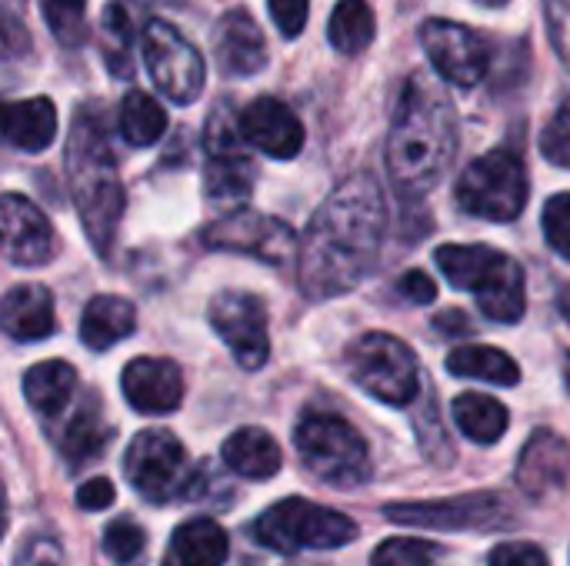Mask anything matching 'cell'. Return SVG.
<instances>
[{"mask_svg": "<svg viewBox=\"0 0 570 566\" xmlns=\"http://www.w3.org/2000/svg\"><path fill=\"white\" fill-rule=\"evenodd\" d=\"M511 507L498 494H468L431 504H391L387 520L428 530H498L511 524Z\"/></svg>", "mask_w": 570, "mask_h": 566, "instance_id": "12", "label": "cell"}, {"mask_svg": "<svg viewBox=\"0 0 570 566\" xmlns=\"http://www.w3.org/2000/svg\"><path fill=\"white\" fill-rule=\"evenodd\" d=\"M144 63L157 90L174 103H194L204 93L207 83L204 57L167 20H150L144 27Z\"/></svg>", "mask_w": 570, "mask_h": 566, "instance_id": "9", "label": "cell"}, {"mask_svg": "<svg viewBox=\"0 0 570 566\" xmlns=\"http://www.w3.org/2000/svg\"><path fill=\"white\" fill-rule=\"evenodd\" d=\"M441 554L444 550L438 544L414 540V537H394L374 550L371 566H434V560H441Z\"/></svg>", "mask_w": 570, "mask_h": 566, "instance_id": "34", "label": "cell"}, {"mask_svg": "<svg viewBox=\"0 0 570 566\" xmlns=\"http://www.w3.org/2000/svg\"><path fill=\"white\" fill-rule=\"evenodd\" d=\"M454 424L461 427V434L474 444H498L508 430V407L498 404L494 397L484 394H461L454 397Z\"/></svg>", "mask_w": 570, "mask_h": 566, "instance_id": "27", "label": "cell"}, {"mask_svg": "<svg viewBox=\"0 0 570 566\" xmlns=\"http://www.w3.org/2000/svg\"><path fill=\"white\" fill-rule=\"evenodd\" d=\"M570 477V444L551 430H538L518 460V484L528 497H548Z\"/></svg>", "mask_w": 570, "mask_h": 566, "instance_id": "19", "label": "cell"}, {"mask_svg": "<svg viewBox=\"0 0 570 566\" xmlns=\"http://www.w3.org/2000/svg\"><path fill=\"white\" fill-rule=\"evenodd\" d=\"M3 137L17 150L40 153L57 137V107L47 97H27L13 100L3 110Z\"/></svg>", "mask_w": 570, "mask_h": 566, "instance_id": "21", "label": "cell"}, {"mask_svg": "<svg viewBox=\"0 0 570 566\" xmlns=\"http://www.w3.org/2000/svg\"><path fill=\"white\" fill-rule=\"evenodd\" d=\"M240 133L244 143L277 160H291L304 147V123L277 97H257L254 103H247L240 110Z\"/></svg>", "mask_w": 570, "mask_h": 566, "instance_id": "16", "label": "cell"}, {"mask_svg": "<svg viewBox=\"0 0 570 566\" xmlns=\"http://www.w3.org/2000/svg\"><path fill=\"white\" fill-rule=\"evenodd\" d=\"M441 274L478 297L481 310L498 324H518L524 317V270L514 257L488 244H448L434 254Z\"/></svg>", "mask_w": 570, "mask_h": 566, "instance_id": "4", "label": "cell"}, {"mask_svg": "<svg viewBox=\"0 0 570 566\" xmlns=\"http://www.w3.org/2000/svg\"><path fill=\"white\" fill-rule=\"evenodd\" d=\"M528 190L531 183H528L524 160L514 150L498 147L464 167V173L458 177L454 197L464 214L508 224V220H518L521 210L528 207Z\"/></svg>", "mask_w": 570, "mask_h": 566, "instance_id": "7", "label": "cell"}, {"mask_svg": "<svg viewBox=\"0 0 570 566\" xmlns=\"http://www.w3.org/2000/svg\"><path fill=\"white\" fill-rule=\"evenodd\" d=\"M271 7V17L277 23V30L284 37H297L307 23V10H311V0H267Z\"/></svg>", "mask_w": 570, "mask_h": 566, "instance_id": "40", "label": "cell"}, {"mask_svg": "<svg viewBox=\"0 0 570 566\" xmlns=\"http://www.w3.org/2000/svg\"><path fill=\"white\" fill-rule=\"evenodd\" d=\"M254 163L247 153H234V157H210L207 170H204V190L217 207H230L240 210V203H247L250 190H254Z\"/></svg>", "mask_w": 570, "mask_h": 566, "instance_id": "26", "label": "cell"}, {"mask_svg": "<svg viewBox=\"0 0 570 566\" xmlns=\"http://www.w3.org/2000/svg\"><path fill=\"white\" fill-rule=\"evenodd\" d=\"M167 113L147 90H130L120 103V133L134 147H150L164 137Z\"/></svg>", "mask_w": 570, "mask_h": 566, "instance_id": "31", "label": "cell"}, {"mask_svg": "<svg viewBox=\"0 0 570 566\" xmlns=\"http://www.w3.org/2000/svg\"><path fill=\"white\" fill-rule=\"evenodd\" d=\"M357 537V524L331 507L291 497L274 504L254 520V540L277 554L297 550H337Z\"/></svg>", "mask_w": 570, "mask_h": 566, "instance_id": "6", "label": "cell"}, {"mask_svg": "<svg viewBox=\"0 0 570 566\" xmlns=\"http://www.w3.org/2000/svg\"><path fill=\"white\" fill-rule=\"evenodd\" d=\"M448 370L464 380H488L498 387H514L521 380V367L498 347H461L448 357Z\"/></svg>", "mask_w": 570, "mask_h": 566, "instance_id": "29", "label": "cell"}, {"mask_svg": "<svg viewBox=\"0 0 570 566\" xmlns=\"http://www.w3.org/2000/svg\"><path fill=\"white\" fill-rule=\"evenodd\" d=\"M374 33H377V23H374V10L367 0H341L334 7L331 23H327V40L334 43L337 53L367 50Z\"/></svg>", "mask_w": 570, "mask_h": 566, "instance_id": "30", "label": "cell"}, {"mask_svg": "<svg viewBox=\"0 0 570 566\" xmlns=\"http://www.w3.org/2000/svg\"><path fill=\"white\" fill-rule=\"evenodd\" d=\"M240 117H230V107H217L207 120V133H204V143H207V153L210 157H234V153H244L240 150Z\"/></svg>", "mask_w": 570, "mask_h": 566, "instance_id": "36", "label": "cell"}, {"mask_svg": "<svg viewBox=\"0 0 570 566\" xmlns=\"http://www.w3.org/2000/svg\"><path fill=\"white\" fill-rule=\"evenodd\" d=\"M67 180L90 244L97 254H107L124 214V183L107 130L94 110H80L73 120L67 140Z\"/></svg>", "mask_w": 570, "mask_h": 566, "instance_id": "3", "label": "cell"}, {"mask_svg": "<svg viewBox=\"0 0 570 566\" xmlns=\"http://www.w3.org/2000/svg\"><path fill=\"white\" fill-rule=\"evenodd\" d=\"M421 43L434 70L454 87H478L488 77L491 50L481 33L451 20H428L421 27Z\"/></svg>", "mask_w": 570, "mask_h": 566, "instance_id": "14", "label": "cell"}, {"mask_svg": "<svg viewBox=\"0 0 570 566\" xmlns=\"http://www.w3.org/2000/svg\"><path fill=\"white\" fill-rule=\"evenodd\" d=\"M114 497H117V490H114V484L107 480V477H90L87 484H80V490H77V507H83V510H107L110 504H114Z\"/></svg>", "mask_w": 570, "mask_h": 566, "instance_id": "42", "label": "cell"}, {"mask_svg": "<svg viewBox=\"0 0 570 566\" xmlns=\"http://www.w3.org/2000/svg\"><path fill=\"white\" fill-rule=\"evenodd\" d=\"M124 397L137 414L160 417L180 407L184 400V374L167 357H137L124 367L120 377Z\"/></svg>", "mask_w": 570, "mask_h": 566, "instance_id": "15", "label": "cell"}, {"mask_svg": "<svg viewBox=\"0 0 570 566\" xmlns=\"http://www.w3.org/2000/svg\"><path fill=\"white\" fill-rule=\"evenodd\" d=\"M304 467L334 490H354L371 480L367 440L334 414H307L294 430Z\"/></svg>", "mask_w": 570, "mask_h": 566, "instance_id": "5", "label": "cell"}, {"mask_svg": "<svg viewBox=\"0 0 570 566\" xmlns=\"http://www.w3.org/2000/svg\"><path fill=\"white\" fill-rule=\"evenodd\" d=\"M541 224H544V237L551 250L570 260V193H558L544 203Z\"/></svg>", "mask_w": 570, "mask_h": 566, "instance_id": "37", "label": "cell"}, {"mask_svg": "<svg viewBox=\"0 0 570 566\" xmlns=\"http://www.w3.org/2000/svg\"><path fill=\"white\" fill-rule=\"evenodd\" d=\"M561 310H564V317L570 320V287L561 294Z\"/></svg>", "mask_w": 570, "mask_h": 566, "instance_id": "45", "label": "cell"}, {"mask_svg": "<svg viewBox=\"0 0 570 566\" xmlns=\"http://www.w3.org/2000/svg\"><path fill=\"white\" fill-rule=\"evenodd\" d=\"M3 330L13 340H43L57 330L53 297L43 284H17L3 297Z\"/></svg>", "mask_w": 570, "mask_h": 566, "instance_id": "20", "label": "cell"}, {"mask_svg": "<svg viewBox=\"0 0 570 566\" xmlns=\"http://www.w3.org/2000/svg\"><path fill=\"white\" fill-rule=\"evenodd\" d=\"M230 554L227 534L220 524L197 517L174 530L170 540V566H224Z\"/></svg>", "mask_w": 570, "mask_h": 566, "instance_id": "24", "label": "cell"}, {"mask_svg": "<svg viewBox=\"0 0 570 566\" xmlns=\"http://www.w3.org/2000/svg\"><path fill=\"white\" fill-rule=\"evenodd\" d=\"M401 297H407L411 304H431L438 297V284L424 274V270H407L397 284Z\"/></svg>", "mask_w": 570, "mask_h": 566, "instance_id": "43", "label": "cell"}, {"mask_svg": "<svg viewBox=\"0 0 570 566\" xmlns=\"http://www.w3.org/2000/svg\"><path fill=\"white\" fill-rule=\"evenodd\" d=\"M491 566H548L544 550H538L534 544H501L491 554Z\"/></svg>", "mask_w": 570, "mask_h": 566, "instance_id": "41", "label": "cell"}, {"mask_svg": "<svg viewBox=\"0 0 570 566\" xmlns=\"http://www.w3.org/2000/svg\"><path fill=\"white\" fill-rule=\"evenodd\" d=\"M224 464L247 480H267L281 470V447L267 430L244 427L224 440Z\"/></svg>", "mask_w": 570, "mask_h": 566, "instance_id": "23", "label": "cell"}, {"mask_svg": "<svg viewBox=\"0 0 570 566\" xmlns=\"http://www.w3.org/2000/svg\"><path fill=\"white\" fill-rule=\"evenodd\" d=\"M568 377H570V357H568Z\"/></svg>", "mask_w": 570, "mask_h": 566, "instance_id": "47", "label": "cell"}, {"mask_svg": "<svg viewBox=\"0 0 570 566\" xmlns=\"http://www.w3.org/2000/svg\"><path fill=\"white\" fill-rule=\"evenodd\" d=\"M3 244L7 260L17 267H40L53 254V234L47 217L20 193L3 197Z\"/></svg>", "mask_w": 570, "mask_h": 566, "instance_id": "17", "label": "cell"}, {"mask_svg": "<svg viewBox=\"0 0 570 566\" xmlns=\"http://www.w3.org/2000/svg\"><path fill=\"white\" fill-rule=\"evenodd\" d=\"M541 153L558 167H570V100L541 130Z\"/></svg>", "mask_w": 570, "mask_h": 566, "instance_id": "38", "label": "cell"}, {"mask_svg": "<svg viewBox=\"0 0 570 566\" xmlns=\"http://www.w3.org/2000/svg\"><path fill=\"white\" fill-rule=\"evenodd\" d=\"M73 387H77V374L63 360H43V364L30 367L23 377V397L43 417L60 414L67 407V400L73 397Z\"/></svg>", "mask_w": 570, "mask_h": 566, "instance_id": "25", "label": "cell"}, {"mask_svg": "<svg viewBox=\"0 0 570 566\" xmlns=\"http://www.w3.org/2000/svg\"><path fill=\"white\" fill-rule=\"evenodd\" d=\"M347 367L361 390L387 407H407L421 394L414 350L391 334H364L347 350Z\"/></svg>", "mask_w": 570, "mask_h": 566, "instance_id": "8", "label": "cell"}, {"mask_svg": "<svg viewBox=\"0 0 570 566\" xmlns=\"http://www.w3.org/2000/svg\"><path fill=\"white\" fill-rule=\"evenodd\" d=\"M104 550L117 566H140V557L147 550V537L134 520H114L104 530Z\"/></svg>", "mask_w": 570, "mask_h": 566, "instance_id": "35", "label": "cell"}, {"mask_svg": "<svg viewBox=\"0 0 570 566\" xmlns=\"http://www.w3.org/2000/svg\"><path fill=\"white\" fill-rule=\"evenodd\" d=\"M107 444H110V427L100 420V410H97L94 400L83 410H77L70 417V424L63 427V434H60V454L67 457L70 467L94 464L104 454Z\"/></svg>", "mask_w": 570, "mask_h": 566, "instance_id": "28", "label": "cell"}, {"mask_svg": "<svg viewBox=\"0 0 570 566\" xmlns=\"http://www.w3.org/2000/svg\"><path fill=\"white\" fill-rule=\"evenodd\" d=\"M434 324H438L441 334H468V330H471V327H468V317H464L461 310H444Z\"/></svg>", "mask_w": 570, "mask_h": 566, "instance_id": "44", "label": "cell"}, {"mask_svg": "<svg viewBox=\"0 0 570 566\" xmlns=\"http://www.w3.org/2000/svg\"><path fill=\"white\" fill-rule=\"evenodd\" d=\"M458 153V110L448 90L428 73H414L397 100L387 133V173L407 197L441 183Z\"/></svg>", "mask_w": 570, "mask_h": 566, "instance_id": "2", "label": "cell"}, {"mask_svg": "<svg viewBox=\"0 0 570 566\" xmlns=\"http://www.w3.org/2000/svg\"><path fill=\"white\" fill-rule=\"evenodd\" d=\"M210 324L244 370H261L271 357L267 310L257 297L224 290L210 300Z\"/></svg>", "mask_w": 570, "mask_h": 566, "instance_id": "13", "label": "cell"}, {"mask_svg": "<svg viewBox=\"0 0 570 566\" xmlns=\"http://www.w3.org/2000/svg\"><path fill=\"white\" fill-rule=\"evenodd\" d=\"M83 7H87V0H40V10L47 17V27H50V33L63 47L83 43V37H87Z\"/></svg>", "mask_w": 570, "mask_h": 566, "instance_id": "33", "label": "cell"}, {"mask_svg": "<svg viewBox=\"0 0 570 566\" xmlns=\"http://www.w3.org/2000/svg\"><path fill=\"white\" fill-rule=\"evenodd\" d=\"M544 13H548L551 43H554L561 63L570 70V0H544Z\"/></svg>", "mask_w": 570, "mask_h": 566, "instance_id": "39", "label": "cell"}, {"mask_svg": "<svg viewBox=\"0 0 570 566\" xmlns=\"http://www.w3.org/2000/svg\"><path fill=\"white\" fill-rule=\"evenodd\" d=\"M124 470L130 487L150 504H167L187 490V450L170 430L137 434L127 447Z\"/></svg>", "mask_w": 570, "mask_h": 566, "instance_id": "10", "label": "cell"}, {"mask_svg": "<svg viewBox=\"0 0 570 566\" xmlns=\"http://www.w3.org/2000/svg\"><path fill=\"white\" fill-rule=\"evenodd\" d=\"M137 327V310L130 300L124 297H94L87 307H83V317H80V340L87 350H107L114 344H120L124 337H130Z\"/></svg>", "mask_w": 570, "mask_h": 566, "instance_id": "22", "label": "cell"}, {"mask_svg": "<svg viewBox=\"0 0 570 566\" xmlns=\"http://www.w3.org/2000/svg\"><path fill=\"white\" fill-rule=\"evenodd\" d=\"M130 53H134V23L120 3H110L104 10V60L114 70V77L130 73Z\"/></svg>", "mask_w": 570, "mask_h": 566, "instance_id": "32", "label": "cell"}, {"mask_svg": "<svg viewBox=\"0 0 570 566\" xmlns=\"http://www.w3.org/2000/svg\"><path fill=\"white\" fill-rule=\"evenodd\" d=\"M214 57L230 77H254L267 63V43L247 10H230L214 27Z\"/></svg>", "mask_w": 570, "mask_h": 566, "instance_id": "18", "label": "cell"}, {"mask_svg": "<svg viewBox=\"0 0 570 566\" xmlns=\"http://www.w3.org/2000/svg\"><path fill=\"white\" fill-rule=\"evenodd\" d=\"M387 230V203L371 173L347 177L311 217L297 277L311 300L341 297L367 280Z\"/></svg>", "mask_w": 570, "mask_h": 566, "instance_id": "1", "label": "cell"}, {"mask_svg": "<svg viewBox=\"0 0 570 566\" xmlns=\"http://www.w3.org/2000/svg\"><path fill=\"white\" fill-rule=\"evenodd\" d=\"M204 244L214 250L250 254V257L267 260L274 267H284L294 257H301V244H297L294 230L284 220L264 217L254 210H234V214L214 220L204 230Z\"/></svg>", "mask_w": 570, "mask_h": 566, "instance_id": "11", "label": "cell"}, {"mask_svg": "<svg viewBox=\"0 0 570 566\" xmlns=\"http://www.w3.org/2000/svg\"><path fill=\"white\" fill-rule=\"evenodd\" d=\"M474 3H481V7H504L508 0H474Z\"/></svg>", "mask_w": 570, "mask_h": 566, "instance_id": "46", "label": "cell"}]
</instances>
